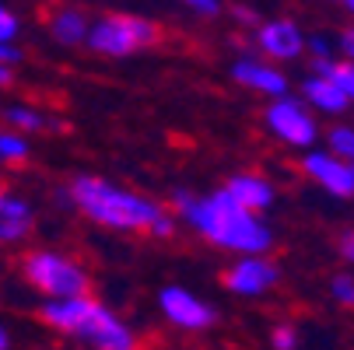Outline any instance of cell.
<instances>
[{"instance_id": "cell-1", "label": "cell", "mask_w": 354, "mask_h": 350, "mask_svg": "<svg viewBox=\"0 0 354 350\" xmlns=\"http://www.w3.org/2000/svg\"><path fill=\"white\" fill-rule=\"evenodd\" d=\"M176 207L183 211V217L221 249L232 253H245V256H260L270 245V228L260 224L252 214H245L242 207H235L228 193H211V196H189V193H176Z\"/></svg>"}, {"instance_id": "cell-2", "label": "cell", "mask_w": 354, "mask_h": 350, "mask_svg": "<svg viewBox=\"0 0 354 350\" xmlns=\"http://www.w3.org/2000/svg\"><path fill=\"white\" fill-rule=\"evenodd\" d=\"M71 200L98 224L106 228H116V231H151L165 211L158 204H151V200L130 193V189H120L116 182H106L98 175H81L74 179L71 186Z\"/></svg>"}, {"instance_id": "cell-3", "label": "cell", "mask_w": 354, "mask_h": 350, "mask_svg": "<svg viewBox=\"0 0 354 350\" xmlns=\"http://www.w3.org/2000/svg\"><path fill=\"white\" fill-rule=\"evenodd\" d=\"M42 319L71 333L84 343H91L95 350H133V333L106 309L91 302V298H71V302H46L42 305Z\"/></svg>"}, {"instance_id": "cell-4", "label": "cell", "mask_w": 354, "mask_h": 350, "mask_svg": "<svg viewBox=\"0 0 354 350\" xmlns=\"http://www.w3.org/2000/svg\"><path fill=\"white\" fill-rule=\"evenodd\" d=\"M25 280L42 291L53 302H71V298H84L88 291V277L77 263L64 260L60 253H49V249H39V253H28L21 263Z\"/></svg>"}, {"instance_id": "cell-5", "label": "cell", "mask_w": 354, "mask_h": 350, "mask_svg": "<svg viewBox=\"0 0 354 350\" xmlns=\"http://www.w3.org/2000/svg\"><path fill=\"white\" fill-rule=\"evenodd\" d=\"M155 39H158V28L151 21L133 18V14H109V18H98L95 25H88L84 46L102 57H130L137 49L151 46Z\"/></svg>"}, {"instance_id": "cell-6", "label": "cell", "mask_w": 354, "mask_h": 350, "mask_svg": "<svg viewBox=\"0 0 354 350\" xmlns=\"http://www.w3.org/2000/svg\"><path fill=\"white\" fill-rule=\"evenodd\" d=\"M267 126L291 147H309L316 140V119L301 109L295 98H277V102L267 109Z\"/></svg>"}, {"instance_id": "cell-7", "label": "cell", "mask_w": 354, "mask_h": 350, "mask_svg": "<svg viewBox=\"0 0 354 350\" xmlns=\"http://www.w3.org/2000/svg\"><path fill=\"white\" fill-rule=\"evenodd\" d=\"M158 305H162L165 319L179 329H207L214 322V309L207 302H200V298L186 287H165Z\"/></svg>"}, {"instance_id": "cell-8", "label": "cell", "mask_w": 354, "mask_h": 350, "mask_svg": "<svg viewBox=\"0 0 354 350\" xmlns=\"http://www.w3.org/2000/svg\"><path fill=\"white\" fill-rule=\"evenodd\" d=\"M301 168L309 172L313 182H319L326 193L333 196H354V168L337 162L333 155H323V151H309Z\"/></svg>"}, {"instance_id": "cell-9", "label": "cell", "mask_w": 354, "mask_h": 350, "mask_svg": "<svg viewBox=\"0 0 354 350\" xmlns=\"http://www.w3.org/2000/svg\"><path fill=\"white\" fill-rule=\"evenodd\" d=\"M32 228H35V214L28 207V200H21L8 186H0V245L25 242Z\"/></svg>"}, {"instance_id": "cell-10", "label": "cell", "mask_w": 354, "mask_h": 350, "mask_svg": "<svg viewBox=\"0 0 354 350\" xmlns=\"http://www.w3.org/2000/svg\"><path fill=\"white\" fill-rule=\"evenodd\" d=\"M257 42L267 57L274 60H295L301 49H306V35L301 28L288 18H274V21H263L260 32H257Z\"/></svg>"}, {"instance_id": "cell-11", "label": "cell", "mask_w": 354, "mask_h": 350, "mask_svg": "<svg viewBox=\"0 0 354 350\" xmlns=\"http://www.w3.org/2000/svg\"><path fill=\"white\" fill-rule=\"evenodd\" d=\"M225 284H228L232 294H245V298L263 294L267 287L277 284V266L267 263V260H260V256H245V260H239V263L228 270Z\"/></svg>"}, {"instance_id": "cell-12", "label": "cell", "mask_w": 354, "mask_h": 350, "mask_svg": "<svg viewBox=\"0 0 354 350\" xmlns=\"http://www.w3.org/2000/svg\"><path fill=\"white\" fill-rule=\"evenodd\" d=\"M225 193H228L232 204L242 207L245 214L267 211L274 204V186L267 179H260V175H235V179H228Z\"/></svg>"}, {"instance_id": "cell-13", "label": "cell", "mask_w": 354, "mask_h": 350, "mask_svg": "<svg viewBox=\"0 0 354 350\" xmlns=\"http://www.w3.org/2000/svg\"><path fill=\"white\" fill-rule=\"evenodd\" d=\"M232 77L239 84L252 88V91H263V95H274V98H284V91H288V77L281 70H274V67H267L260 60H252V57L239 60L232 67Z\"/></svg>"}, {"instance_id": "cell-14", "label": "cell", "mask_w": 354, "mask_h": 350, "mask_svg": "<svg viewBox=\"0 0 354 350\" xmlns=\"http://www.w3.org/2000/svg\"><path fill=\"white\" fill-rule=\"evenodd\" d=\"M301 95L309 98V106H316V109H323V113H344L351 102L347 98L326 81V77H306V84H301Z\"/></svg>"}, {"instance_id": "cell-15", "label": "cell", "mask_w": 354, "mask_h": 350, "mask_svg": "<svg viewBox=\"0 0 354 350\" xmlns=\"http://www.w3.org/2000/svg\"><path fill=\"white\" fill-rule=\"evenodd\" d=\"M49 32H53V39H57L60 46H77V42L88 39V18H84L81 11L64 8V11L53 14V21H49Z\"/></svg>"}, {"instance_id": "cell-16", "label": "cell", "mask_w": 354, "mask_h": 350, "mask_svg": "<svg viewBox=\"0 0 354 350\" xmlns=\"http://www.w3.org/2000/svg\"><path fill=\"white\" fill-rule=\"evenodd\" d=\"M316 77H326L347 102H354V64H337V60H316Z\"/></svg>"}, {"instance_id": "cell-17", "label": "cell", "mask_w": 354, "mask_h": 350, "mask_svg": "<svg viewBox=\"0 0 354 350\" xmlns=\"http://www.w3.org/2000/svg\"><path fill=\"white\" fill-rule=\"evenodd\" d=\"M4 119H8L11 130L21 133V137H25V133H35V130L46 126V119H42L35 109H28V106H8V109H4Z\"/></svg>"}, {"instance_id": "cell-18", "label": "cell", "mask_w": 354, "mask_h": 350, "mask_svg": "<svg viewBox=\"0 0 354 350\" xmlns=\"http://www.w3.org/2000/svg\"><path fill=\"white\" fill-rule=\"evenodd\" d=\"M28 158V140L15 130H0V162L4 165H21Z\"/></svg>"}, {"instance_id": "cell-19", "label": "cell", "mask_w": 354, "mask_h": 350, "mask_svg": "<svg viewBox=\"0 0 354 350\" xmlns=\"http://www.w3.org/2000/svg\"><path fill=\"white\" fill-rule=\"evenodd\" d=\"M330 155H333L337 162H344V165L354 168V130H351V126L330 130Z\"/></svg>"}, {"instance_id": "cell-20", "label": "cell", "mask_w": 354, "mask_h": 350, "mask_svg": "<svg viewBox=\"0 0 354 350\" xmlns=\"http://www.w3.org/2000/svg\"><path fill=\"white\" fill-rule=\"evenodd\" d=\"M18 32H21L18 14H15V11H8L4 4H0V42H4V46H15Z\"/></svg>"}, {"instance_id": "cell-21", "label": "cell", "mask_w": 354, "mask_h": 350, "mask_svg": "<svg viewBox=\"0 0 354 350\" xmlns=\"http://www.w3.org/2000/svg\"><path fill=\"white\" fill-rule=\"evenodd\" d=\"M330 291H333V298L340 305H354V277L351 273H337L330 280Z\"/></svg>"}, {"instance_id": "cell-22", "label": "cell", "mask_w": 354, "mask_h": 350, "mask_svg": "<svg viewBox=\"0 0 354 350\" xmlns=\"http://www.w3.org/2000/svg\"><path fill=\"white\" fill-rule=\"evenodd\" d=\"M295 343H298V336H295L291 326H277L274 329V350H295Z\"/></svg>"}, {"instance_id": "cell-23", "label": "cell", "mask_w": 354, "mask_h": 350, "mask_svg": "<svg viewBox=\"0 0 354 350\" xmlns=\"http://www.w3.org/2000/svg\"><path fill=\"white\" fill-rule=\"evenodd\" d=\"M189 11H193V14H204V18H214V14L221 11V4H218V0H193Z\"/></svg>"}, {"instance_id": "cell-24", "label": "cell", "mask_w": 354, "mask_h": 350, "mask_svg": "<svg viewBox=\"0 0 354 350\" xmlns=\"http://www.w3.org/2000/svg\"><path fill=\"white\" fill-rule=\"evenodd\" d=\"M21 60V53H18V49L15 46H4V42H0V64H4V67H15Z\"/></svg>"}, {"instance_id": "cell-25", "label": "cell", "mask_w": 354, "mask_h": 350, "mask_svg": "<svg viewBox=\"0 0 354 350\" xmlns=\"http://www.w3.org/2000/svg\"><path fill=\"white\" fill-rule=\"evenodd\" d=\"M340 256H344L347 263H354V231H347V235L340 238Z\"/></svg>"}, {"instance_id": "cell-26", "label": "cell", "mask_w": 354, "mask_h": 350, "mask_svg": "<svg viewBox=\"0 0 354 350\" xmlns=\"http://www.w3.org/2000/svg\"><path fill=\"white\" fill-rule=\"evenodd\" d=\"M232 14L242 18V25H257V21H260V14L252 11V8H232Z\"/></svg>"}, {"instance_id": "cell-27", "label": "cell", "mask_w": 354, "mask_h": 350, "mask_svg": "<svg viewBox=\"0 0 354 350\" xmlns=\"http://www.w3.org/2000/svg\"><path fill=\"white\" fill-rule=\"evenodd\" d=\"M340 49H344V53H347V64H354V28L340 35Z\"/></svg>"}, {"instance_id": "cell-28", "label": "cell", "mask_w": 354, "mask_h": 350, "mask_svg": "<svg viewBox=\"0 0 354 350\" xmlns=\"http://www.w3.org/2000/svg\"><path fill=\"white\" fill-rule=\"evenodd\" d=\"M151 231H155V235H172V221H169V217H162V221H158L155 228H151Z\"/></svg>"}, {"instance_id": "cell-29", "label": "cell", "mask_w": 354, "mask_h": 350, "mask_svg": "<svg viewBox=\"0 0 354 350\" xmlns=\"http://www.w3.org/2000/svg\"><path fill=\"white\" fill-rule=\"evenodd\" d=\"M15 77H11V67H4V64H0V84H11Z\"/></svg>"}, {"instance_id": "cell-30", "label": "cell", "mask_w": 354, "mask_h": 350, "mask_svg": "<svg viewBox=\"0 0 354 350\" xmlns=\"http://www.w3.org/2000/svg\"><path fill=\"white\" fill-rule=\"evenodd\" d=\"M8 347H11V336H8L4 326H0V350H8Z\"/></svg>"}, {"instance_id": "cell-31", "label": "cell", "mask_w": 354, "mask_h": 350, "mask_svg": "<svg viewBox=\"0 0 354 350\" xmlns=\"http://www.w3.org/2000/svg\"><path fill=\"white\" fill-rule=\"evenodd\" d=\"M347 11H351V14H354V0H351V4H347Z\"/></svg>"}]
</instances>
